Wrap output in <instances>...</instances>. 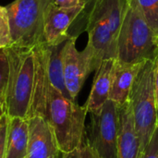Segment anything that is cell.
I'll use <instances>...</instances> for the list:
<instances>
[{
    "label": "cell",
    "instance_id": "obj_1",
    "mask_svg": "<svg viewBox=\"0 0 158 158\" xmlns=\"http://www.w3.org/2000/svg\"><path fill=\"white\" fill-rule=\"evenodd\" d=\"M5 50L8 60L6 114L25 119L35 116L46 118L49 89L46 44L33 48L9 46Z\"/></svg>",
    "mask_w": 158,
    "mask_h": 158
},
{
    "label": "cell",
    "instance_id": "obj_2",
    "mask_svg": "<svg viewBox=\"0 0 158 158\" xmlns=\"http://www.w3.org/2000/svg\"><path fill=\"white\" fill-rule=\"evenodd\" d=\"M87 110L66 98L49 83L46 119L50 123L61 154L69 153L83 143Z\"/></svg>",
    "mask_w": 158,
    "mask_h": 158
},
{
    "label": "cell",
    "instance_id": "obj_3",
    "mask_svg": "<svg viewBox=\"0 0 158 158\" xmlns=\"http://www.w3.org/2000/svg\"><path fill=\"white\" fill-rule=\"evenodd\" d=\"M117 44V60L122 63L155 61L158 56V37L140 12L130 6L121 24Z\"/></svg>",
    "mask_w": 158,
    "mask_h": 158
},
{
    "label": "cell",
    "instance_id": "obj_4",
    "mask_svg": "<svg viewBox=\"0 0 158 158\" xmlns=\"http://www.w3.org/2000/svg\"><path fill=\"white\" fill-rule=\"evenodd\" d=\"M154 73L155 61H145L134 81L129 97L142 156L158 124Z\"/></svg>",
    "mask_w": 158,
    "mask_h": 158
},
{
    "label": "cell",
    "instance_id": "obj_5",
    "mask_svg": "<svg viewBox=\"0 0 158 158\" xmlns=\"http://www.w3.org/2000/svg\"><path fill=\"white\" fill-rule=\"evenodd\" d=\"M53 0H15L6 7L11 46L33 48L44 41L45 12Z\"/></svg>",
    "mask_w": 158,
    "mask_h": 158
},
{
    "label": "cell",
    "instance_id": "obj_6",
    "mask_svg": "<svg viewBox=\"0 0 158 158\" xmlns=\"http://www.w3.org/2000/svg\"><path fill=\"white\" fill-rule=\"evenodd\" d=\"M118 106L108 100L98 113L91 114L86 143L95 158H118Z\"/></svg>",
    "mask_w": 158,
    "mask_h": 158
},
{
    "label": "cell",
    "instance_id": "obj_7",
    "mask_svg": "<svg viewBox=\"0 0 158 158\" xmlns=\"http://www.w3.org/2000/svg\"><path fill=\"white\" fill-rule=\"evenodd\" d=\"M76 40L77 37H70L65 42L62 49L65 83L74 101L89 74L92 71H96L103 62L89 45H86L82 51H79L76 47Z\"/></svg>",
    "mask_w": 158,
    "mask_h": 158
},
{
    "label": "cell",
    "instance_id": "obj_8",
    "mask_svg": "<svg viewBox=\"0 0 158 158\" xmlns=\"http://www.w3.org/2000/svg\"><path fill=\"white\" fill-rule=\"evenodd\" d=\"M84 5L75 7H58L53 2L48 6L44 24V41L51 46L59 45L68 41L69 28L78 19L84 8Z\"/></svg>",
    "mask_w": 158,
    "mask_h": 158
},
{
    "label": "cell",
    "instance_id": "obj_9",
    "mask_svg": "<svg viewBox=\"0 0 158 158\" xmlns=\"http://www.w3.org/2000/svg\"><path fill=\"white\" fill-rule=\"evenodd\" d=\"M83 30L88 32V44L101 60L117 59L118 44L108 21L99 10L93 11L85 20Z\"/></svg>",
    "mask_w": 158,
    "mask_h": 158
},
{
    "label": "cell",
    "instance_id": "obj_10",
    "mask_svg": "<svg viewBox=\"0 0 158 158\" xmlns=\"http://www.w3.org/2000/svg\"><path fill=\"white\" fill-rule=\"evenodd\" d=\"M61 154L54 131L41 116L29 119V140L26 158H59Z\"/></svg>",
    "mask_w": 158,
    "mask_h": 158
},
{
    "label": "cell",
    "instance_id": "obj_11",
    "mask_svg": "<svg viewBox=\"0 0 158 158\" xmlns=\"http://www.w3.org/2000/svg\"><path fill=\"white\" fill-rule=\"evenodd\" d=\"M118 158H141L140 140L135 130L130 100L118 106Z\"/></svg>",
    "mask_w": 158,
    "mask_h": 158
},
{
    "label": "cell",
    "instance_id": "obj_12",
    "mask_svg": "<svg viewBox=\"0 0 158 158\" xmlns=\"http://www.w3.org/2000/svg\"><path fill=\"white\" fill-rule=\"evenodd\" d=\"M115 62L116 59L104 60L97 69L90 95L83 106L88 113H98L109 100Z\"/></svg>",
    "mask_w": 158,
    "mask_h": 158
},
{
    "label": "cell",
    "instance_id": "obj_13",
    "mask_svg": "<svg viewBox=\"0 0 158 158\" xmlns=\"http://www.w3.org/2000/svg\"><path fill=\"white\" fill-rule=\"evenodd\" d=\"M144 62L128 64L116 59L109 100L115 102L118 106L129 100L134 81Z\"/></svg>",
    "mask_w": 158,
    "mask_h": 158
},
{
    "label": "cell",
    "instance_id": "obj_14",
    "mask_svg": "<svg viewBox=\"0 0 158 158\" xmlns=\"http://www.w3.org/2000/svg\"><path fill=\"white\" fill-rule=\"evenodd\" d=\"M29 140V119L8 117L6 158H26Z\"/></svg>",
    "mask_w": 158,
    "mask_h": 158
},
{
    "label": "cell",
    "instance_id": "obj_15",
    "mask_svg": "<svg viewBox=\"0 0 158 158\" xmlns=\"http://www.w3.org/2000/svg\"><path fill=\"white\" fill-rule=\"evenodd\" d=\"M64 44L59 45L51 46L46 44V64H47V75L49 83L57 91H59L66 98L74 101L65 83L63 66H62V49Z\"/></svg>",
    "mask_w": 158,
    "mask_h": 158
},
{
    "label": "cell",
    "instance_id": "obj_16",
    "mask_svg": "<svg viewBox=\"0 0 158 158\" xmlns=\"http://www.w3.org/2000/svg\"><path fill=\"white\" fill-rule=\"evenodd\" d=\"M128 6L129 5H128L127 0H101L99 4L93 10L94 11L97 9L103 13V15L106 17V20L108 21L112 34L117 42H118V36L119 30L123 22ZM83 27H84V24H83Z\"/></svg>",
    "mask_w": 158,
    "mask_h": 158
},
{
    "label": "cell",
    "instance_id": "obj_17",
    "mask_svg": "<svg viewBox=\"0 0 158 158\" xmlns=\"http://www.w3.org/2000/svg\"><path fill=\"white\" fill-rule=\"evenodd\" d=\"M144 18L153 31L158 37V0H127Z\"/></svg>",
    "mask_w": 158,
    "mask_h": 158
},
{
    "label": "cell",
    "instance_id": "obj_18",
    "mask_svg": "<svg viewBox=\"0 0 158 158\" xmlns=\"http://www.w3.org/2000/svg\"><path fill=\"white\" fill-rule=\"evenodd\" d=\"M11 46L8 17L6 6H0V49Z\"/></svg>",
    "mask_w": 158,
    "mask_h": 158
},
{
    "label": "cell",
    "instance_id": "obj_19",
    "mask_svg": "<svg viewBox=\"0 0 158 158\" xmlns=\"http://www.w3.org/2000/svg\"><path fill=\"white\" fill-rule=\"evenodd\" d=\"M8 78V60L5 49H0V99L4 102Z\"/></svg>",
    "mask_w": 158,
    "mask_h": 158
},
{
    "label": "cell",
    "instance_id": "obj_20",
    "mask_svg": "<svg viewBox=\"0 0 158 158\" xmlns=\"http://www.w3.org/2000/svg\"><path fill=\"white\" fill-rule=\"evenodd\" d=\"M62 158H95V156L90 145L85 142L79 148L69 153L62 154Z\"/></svg>",
    "mask_w": 158,
    "mask_h": 158
},
{
    "label": "cell",
    "instance_id": "obj_21",
    "mask_svg": "<svg viewBox=\"0 0 158 158\" xmlns=\"http://www.w3.org/2000/svg\"><path fill=\"white\" fill-rule=\"evenodd\" d=\"M7 127H8V116L5 114L0 118V158H6Z\"/></svg>",
    "mask_w": 158,
    "mask_h": 158
},
{
    "label": "cell",
    "instance_id": "obj_22",
    "mask_svg": "<svg viewBox=\"0 0 158 158\" xmlns=\"http://www.w3.org/2000/svg\"><path fill=\"white\" fill-rule=\"evenodd\" d=\"M141 158H158V124Z\"/></svg>",
    "mask_w": 158,
    "mask_h": 158
},
{
    "label": "cell",
    "instance_id": "obj_23",
    "mask_svg": "<svg viewBox=\"0 0 158 158\" xmlns=\"http://www.w3.org/2000/svg\"><path fill=\"white\" fill-rule=\"evenodd\" d=\"M84 1V8L82 10V12L81 13V15L78 17V19L75 20V22L78 21V23L80 24V26H81L83 28V24L84 21L86 19V18L89 16V14L94 9V7L99 4V2L101 0H83ZM83 31V29H82Z\"/></svg>",
    "mask_w": 158,
    "mask_h": 158
},
{
    "label": "cell",
    "instance_id": "obj_24",
    "mask_svg": "<svg viewBox=\"0 0 158 158\" xmlns=\"http://www.w3.org/2000/svg\"><path fill=\"white\" fill-rule=\"evenodd\" d=\"M53 3L58 7H75L80 5L84 4L83 0H53Z\"/></svg>",
    "mask_w": 158,
    "mask_h": 158
},
{
    "label": "cell",
    "instance_id": "obj_25",
    "mask_svg": "<svg viewBox=\"0 0 158 158\" xmlns=\"http://www.w3.org/2000/svg\"><path fill=\"white\" fill-rule=\"evenodd\" d=\"M154 82H155V94H156V104L158 114V56L155 60V73H154Z\"/></svg>",
    "mask_w": 158,
    "mask_h": 158
},
{
    "label": "cell",
    "instance_id": "obj_26",
    "mask_svg": "<svg viewBox=\"0 0 158 158\" xmlns=\"http://www.w3.org/2000/svg\"><path fill=\"white\" fill-rule=\"evenodd\" d=\"M6 114V108H5V104L4 102L0 99V118Z\"/></svg>",
    "mask_w": 158,
    "mask_h": 158
},
{
    "label": "cell",
    "instance_id": "obj_27",
    "mask_svg": "<svg viewBox=\"0 0 158 158\" xmlns=\"http://www.w3.org/2000/svg\"><path fill=\"white\" fill-rule=\"evenodd\" d=\"M157 118H158V114H157Z\"/></svg>",
    "mask_w": 158,
    "mask_h": 158
}]
</instances>
